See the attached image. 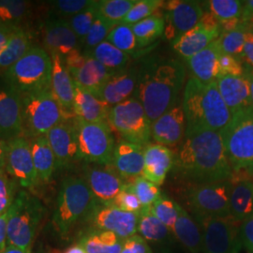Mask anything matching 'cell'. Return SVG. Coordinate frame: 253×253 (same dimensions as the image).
I'll return each mask as SVG.
<instances>
[{"label": "cell", "instance_id": "obj_1", "mask_svg": "<svg viewBox=\"0 0 253 253\" xmlns=\"http://www.w3.org/2000/svg\"><path fill=\"white\" fill-rule=\"evenodd\" d=\"M173 165L175 172L194 184L229 180L233 174L222 136L216 130L185 135Z\"/></svg>", "mask_w": 253, "mask_h": 253}, {"label": "cell", "instance_id": "obj_2", "mask_svg": "<svg viewBox=\"0 0 253 253\" xmlns=\"http://www.w3.org/2000/svg\"><path fill=\"white\" fill-rule=\"evenodd\" d=\"M138 69L135 98L152 123L175 106L185 82V68L178 59L155 55L146 57Z\"/></svg>", "mask_w": 253, "mask_h": 253}, {"label": "cell", "instance_id": "obj_3", "mask_svg": "<svg viewBox=\"0 0 253 253\" xmlns=\"http://www.w3.org/2000/svg\"><path fill=\"white\" fill-rule=\"evenodd\" d=\"M182 108L187 123L185 135L202 130L220 131L233 117L216 80L204 84L193 77L189 79L184 89Z\"/></svg>", "mask_w": 253, "mask_h": 253}, {"label": "cell", "instance_id": "obj_4", "mask_svg": "<svg viewBox=\"0 0 253 253\" xmlns=\"http://www.w3.org/2000/svg\"><path fill=\"white\" fill-rule=\"evenodd\" d=\"M52 58L45 49L33 45L16 63L3 72V80L22 96L51 88Z\"/></svg>", "mask_w": 253, "mask_h": 253}, {"label": "cell", "instance_id": "obj_5", "mask_svg": "<svg viewBox=\"0 0 253 253\" xmlns=\"http://www.w3.org/2000/svg\"><path fill=\"white\" fill-rule=\"evenodd\" d=\"M23 97V136L29 139L47 133L71 114L67 113L54 98L51 88Z\"/></svg>", "mask_w": 253, "mask_h": 253}, {"label": "cell", "instance_id": "obj_6", "mask_svg": "<svg viewBox=\"0 0 253 253\" xmlns=\"http://www.w3.org/2000/svg\"><path fill=\"white\" fill-rule=\"evenodd\" d=\"M220 133L233 172L253 175V107L234 115Z\"/></svg>", "mask_w": 253, "mask_h": 253}, {"label": "cell", "instance_id": "obj_7", "mask_svg": "<svg viewBox=\"0 0 253 253\" xmlns=\"http://www.w3.org/2000/svg\"><path fill=\"white\" fill-rule=\"evenodd\" d=\"M44 208L35 196L21 190L8 211V246L30 251Z\"/></svg>", "mask_w": 253, "mask_h": 253}, {"label": "cell", "instance_id": "obj_8", "mask_svg": "<svg viewBox=\"0 0 253 253\" xmlns=\"http://www.w3.org/2000/svg\"><path fill=\"white\" fill-rule=\"evenodd\" d=\"M97 205L87 183L84 178L71 176L62 182L59 190L54 225L62 235L70 232L73 225L84 216H87Z\"/></svg>", "mask_w": 253, "mask_h": 253}, {"label": "cell", "instance_id": "obj_9", "mask_svg": "<svg viewBox=\"0 0 253 253\" xmlns=\"http://www.w3.org/2000/svg\"><path fill=\"white\" fill-rule=\"evenodd\" d=\"M107 122L124 141L142 146L149 145L152 123L135 97L113 106Z\"/></svg>", "mask_w": 253, "mask_h": 253}, {"label": "cell", "instance_id": "obj_10", "mask_svg": "<svg viewBox=\"0 0 253 253\" xmlns=\"http://www.w3.org/2000/svg\"><path fill=\"white\" fill-rule=\"evenodd\" d=\"M80 160L101 166H112L115 139L108 122H75Z\"/></svg>", "mask_w": 253, "mask_h": 253}, {"label": "cell", "instance_id": "obj_11", "mask_svg": "<svg viewBox=\"0 0 253 253\" xmlns=\"http://www.w3.org/2000/svg\"><path fill=\"white\" fill-rule=\"evenodd\" d=\"M229 180L194 184L187 191V201L192 217H227L231 216Z\"/></svg>", "mask_w": 253, "mask_h": 253}, {"label": "cell", "instance_id": "obj_12", "mask_svg": "<svg viewBox=\"0 0 253 253\" xmlns=\"http://www.w3.org/2000/svg\"><path fill=\"white\" fill-rule=\"evenodd\" d=\"M202 234L203 253H238L241 249L239 226L232 216L194 217Z\"/></svg>", "mask_w": 253, "mask_h": 253}, {"label": "cell", "instance_id": "obj_13", "mask_svg": "<svg viewBox=\"0 0 253 253\" xmlns=\"http://www.w3.org/2000/svg\"><path fill=\"white\" fill-rule=\"evenodd\" d=\"M64 61L74 84L95 96L114 74L90 54H84L81 50L73 51L64 58Z\"/></svg>", "mask_w": 253, "mask_h": 253}, {"label": "cell", "instance_id": "obj_14", "mask_svg": "<svg viewBox=\"0 0 253 253\" xmlns=\"http://www.w3.org/2000/svg\"><path fill=\"white\" fill-rule=\"evenodd\" d=\"M86 217L94 230L112 232L124 240L138 233L139 213L123 211L114 206L97 204Z\"/></svg>", "mask_w": 253, "mask_h": 253}, {"label": "cell", "instance_id": "obj_15", "mask_svg": "<svg viewBox=\"0 0 253 253\" xmlns=\"http://www.w3.org/2000/svg\"><path fill=\"white\" fill-rule=\"evenodd\" d=\"M164 36L173 42L199 24L204 9L198 1L171 0L164 3Z\"/></svg>", "mask_w": 253, "mask_h": 253}, {"label": "cell", "instance_id": "obj_16", "mask_svg": "<svg viewBox=\"0 0 253 253\" xmlns=\"http://www.w3.org/2000/svg\"><path fill=\"white\" fill-rule=\"evenodd\" d=\"M7 143L6 171L23 188H34L40 180L33 163L30 140L19 136Z\"/></svg>", "mask_w": 253, "mask_h": 253}, {"label": "cell", "instance_id": "obj_17", "mask_svg": "<svg viewBox=\"0 0 253 253\" xmlns=\"http://www.w3.org/2000/svg\"><path fill=\"white\" fill-rule=\"evenodd\" d=\"M221 34L220 23L211 12L205 11L199 24L172 42V49L186 61L216 41Z\"/></svg>", "mask_w": 253, "mask_h": 253}, {"label": "cell", "instance_id": "obj_18", "mask_svg": "<svg viewBox=\"0 0 253 253\" xmlns=\"http://www.w3.org/2000/svg\"><path fill=\"white\" fill-rule=\"evenodd\" d=\"M111 167L113 166L88 165L84 168V179L99 205L111 206L127 185V182Z\"/></svg>", "mask_w": 253, "mask_h": 253}, {"label": "cell", "instance_id": "obj_19", "mask_svg": "<svg viewBox=\"0 0 253 253\" xmlns=\"http://www.w3.org/2000/svg\"><path fill=\"white\" fill-rule=\"evenodd\" d=\"M23 136V97L3 80L0 83V137L9 142Z\"/></svg>", "mask_w": 253, "mask_h": 253}, {"label": "cell", "instance_id": "obj_20", "mask_svg": "<svg viewBox=\"0 0 253 253\" xmlns=\"http://www.w3.org/2000/svg\"><path fill=\"white\" fill-rule=\"evenodd\" d=\"M56 161V169L65 168L80 160L75 123L67 120L53 127L46 135Z\"/></svg>", "mask_w": 253, "mask_h": 253}, {"label": "cell", "instance_id": "obj_21", "mask_svg": "<svg viewBox=\"0 0 253 253\" xmlns=\"http://www.w3.org/2000/svg\"><path fill=\"white\" fill-rule=\"evenodd\" d=\"M43 42L48 54H58L63 59L73 51L80 50V41L73 32L69 21L58 17L46 20Z\"/></svg>", "mask_w": 253, "mask_h": 253}, {"label": "cell", "instance_id": "obj_22", "mask_svg": "<svg viewBox=\"0 0 253 253\" xmlns=\"http://www.w3.org/2000/svg\"><path fill=\"white\" fill-rule=\"evenodd\" d=\"M186 118L182 105H175L151 124V136L156 144L177 145L186 134Z\"/></svg>", "mask_w": 253, "mask_h": 253}, {"label": "cell", "instance_id": "obj_23", "mask_svg": "<svg viewBox=\"0 0 253 253\" xmlns=\"http://www.w3.org/2000/svg\"><path fill=\"white\" fill-rule=\"evenodd\" d=\"M138 80V67L114 73L100 88L96 97L113 107L118 103L133 98V94H135L137 89Z\"/></svg>", "mask_w": 253, "mask_h": 253}, {"label": "cell", "instance_id": "obj_24", "mask_svg": "<svg viewBox=\"0 0 253 253\" xmlns=\"http://www.w3.org/2000/svg\"><path fill=\"white\" fill-rule=\"evenodd\" d=\"M112 166L127 183L143 176L145 147L121 141L116 145Z\"/></svg>", "mask_w": 253, "mask_h": 253}, {"label": "cell", "instance_id": "obj_25", "mask_svg": "<svg viewBox=\"0 0 253 253\" xmlns=\"http://www.w3.org/2000/svg\"><path fill=\"white\" fill-rule=\"evenodd\" d=\"M232 188L230 194L231 216L241 223L253 217V175L233 172L230 178Z\"/></svg>", "mask_w": 253, "mask_h": 253}, {"label": "cell", "instance_id": "obj_26", "mask_svg": "<svg viewBox=\"0 0 253 253\" xmlns=\"http://www.w3.org/2000/svg\"><path fill=\"white\" fill-rule=\"evenodd\" d=\"M217 88L232 116L253 107L250 84L245 77L220 75L217 78Z\"/></svg>", "mask_w": 253, "mask_h": 253}, {"label": "cell", "instance_id": "obj_27", "mask_svg": "<svg viewBox=\"0 0 253 253\" xmlns=\"http://www.w3.org/2000/svg\"><path fill=\"white\" fill-rule=\"evenodd\" d=\"M174 159L172 150L160 144H149L145 147V167L143 177L161 186L172 170Z\"/></svg>", "mask_w": 253, "mask_h": 253}, {"label": "cell", "instance_id": "obj_28", "mask_svg": "<svg viewBox=\"0 0 253 253\" xmlns=\"http://www.w3.org/2000/svg\"><path fill=\"white\" fill-rule=\"evenodd\" d=\"M52 58L51 90L64 110L73 114L75 84L69 73L63 58L58 54H50Z\"/></svg>", "mask_w": 253, "mask_h": 253}, {"label": "cell", "instance_id": "obj_29", "mask_svg": "<svg viewBox=\"0 0 253 253\" xmlns=\"http://www.w3.org/2000/svg\"><path fill=\"white\" fill-rule=\"evenodd\" d=\"M111 106L89 91L75 84L73 115L84 122H107Z\"/></svg>", "mask_w": 253, "mask_h": 253}, {"label": "cell", "instance_id": "obj_30", "mask_svg": "<svg viewBox=\"0 0 253 253\" xmlns=\"http://www.w3.org/2000/svg\"><path fill=\"white\" fill-rule=\"evenodd\" d=\"M220 54L221 51L216 40L206 49L188 59L187 63L193 78L204 84L217 80L220 75L218 67V58Z\"/></svg>", "mask_w": 253, "mask_h": 253}, {"label": "cell", "instance_id": "obj_31", "mask_svg": "<svg viewBox=\"0 0 253 253\" xmlns=\"http://www.w3.org/2000/svg\"><path fill=\"white\" fill-rule=\"evenodd\" d=\"M172 236L188 253H203L199 224L185 208L179 206L178 217L172 230Z\"/></svg>", "mask_w": 253, "mask_h": 253}, {"label": "cell", "instance_id": "obj_32", "mask_svg": "<svg viewBox=\"0 0 253 253\" xmlns=\"http://www.w3.org/2000/svg\"><path fill=\"white\" fill-rule=\"evenodd\" d=\"M139 214L138 233L145 240L161 247L172 243V232L154 215L150 208H143Z\"/></svg>", "mask_w": 253, "mask_h": 253}, {"label": "cell", "instance_id": "obj_33", "mask_svg": "<svg viewBox=\"0 0 253 253\" xmlns=\"http://www.w3.org/2000/svg\"><path fill=\"white\" fill-rule=\"evenodd\" d=\"M31 151L39 180L48 182L56 170V161L53 149L46 136L32 139Z\"/></svg>", "mask_w": 253, "mask_h": 253}, {"label": "cell", "instance_id": "obj_34", "mask_svg": "<svg viewBox=\"0 0 253 253\" xmlns=\"http://www.w3.org/2000/svg\"><path fill=\"white\" fill-rule=\"evenodd\" d=\"M124 242V239L112 232L93 229L82 237L79 243L87 253H120Z\"/></svg>", "mask_w": 253, "mask_h": 253}, {"label": "cell", "instance_id": "obj_35", "mask_svg": "<svg viewBox=\"0 0 253 253\" xmlns=\"http://www.w3.org/2000/svg\"><path fill=\"white\" fill-rule=\"evenodd\" d=\"M32 46L28 32L22 27H16L4 51L0 54V71L5 72L13 64L16 63Z\"/></svg>", "mask_w": 253, "mask_h": 253}, {"label": "cell", "instance_id": "obj_36", "mask_svg": "<svg viewBox=\"0 0 253 253\" xmlns=\"http://www.w3.org/2000/svg\"><path fill=\"white\" fill-rule=\"evenodd\" d=\"M88 54L113 73L126 70V66L130 60L129 54L120 51L107 41H104L95 47Z\"/></svg>", "mask_w": 253, "mask_h": 253}, {"label": "cell", "instance_id": "obj_37", "mask_svg": "<svg viewBox=\"0 0 253 253\" xmlns=\"http://www.w3.org/2000/svg\"><path fill=\"white\" fill-rule=\"evenodd\" d=\"M138 41L140 48L143 49L150 45L159 37L164 33L165 21L164 17L152 15L143 21L130 26Z\"/></svg>", "mask_w": 253, "mask_h": 253}, {"label": "cell", "instance_id": "obj_38", "mask_svg": "<svg viewBox=\"0 0 253 253\" xmlns=\"http://www.w3.org/2000/svg\"><path fill=\"white\" fill-rule=\"evenodd\" d=\"M106 41L130 56L139 54L142 50L131 27L125 24H118L114 27L109 33Z\"/></svg>", "mask_w": 253, "mask_h": 253}, {"label": "cell", "instance_id": "obj_39", "mask_svg": "<svg viewBox=\"0 0 253 253\" xmlns=\"http://www.w3.org/2000/svg\"><path fill=\"white\" fill-rule=\"evenodd\" d=\"M251 27L239 25L234 30L223 32L217 39L221 53L233 55L241 60L246 42V32Z\"/></svg>", "mask_w": 253, "mask_h": 253}, {"label": "cell", "instance_id": "obj_40", "mask_svg": "<svg viewBox=\"0 0 253 253\" xmlns=\"http://www.w3.org/2000/svg\"><path fill=\"white\" fill-rule=\"evenodd\" d=\"M243 4V1L238 0H209L206 2L208 11L211 12L219 23L240 21Z\"/></svg>", "mask_w": 253, "mask_h": 253}, {"label": "cell", "instance_id": "obj_41", "mask_svg": "<svg viewBox=\"0 0 253 253\" xmlns=\"http://www.w3.org/2000/svg\"><path fill=\"white\" fill-rule=\"evenodd\" d=\"M138 0H101L98 1V13L110 22L121 24L127 12Z\"/></svg>", "mask_w": 253, "mask_h": 253}, {"label": "cell", "instance_id": "obj_42", "mask_svg": "<svg viewBox=\"0 0 253 253\" xmlns=\"http://www.w3.org/2000/svg\"><path fill=\"white\" fill-rule=\"evenodd\" d=\"M29 4L22 0H0V23L9 27H19L26 18Z\"/></svg>", "mask_w": 253, "mask_h": 253}, {"label": "cell", "instance_id": "obj_43", "mask_svg": "<svg viewBox=\"0 0 253 253\" xmlns=\"http://www.w3.org/2000/svg\"><path fill=\"white\" fill-rule=\"evenodd\" d=\"M127 188L135 194L143 208H151L154 203L163 195L160 186L145 179L143 176L127 183Z\"/></svg>", "mask_w": 253, "mask_h": 253}, {"label": "cell", "instance_id": "obj_44", "mask_svg": "<svg viewBox=\"0 0 253 253\" xmlns=\"http://www.w3.org/2000/svg\"><path fill=\"white\" fill-rule=\"evenodd\" d=\"M116 26L117 24L110 22L98 14L93 26L91 27L88 34L83 41V43L84 46V53L89 54L95 47H97L101 42L106 41L109 33Z\"/></svg>", "mask_w": 253, "mask_h": 253}, {"label": "cell", "instance_id": "obj_45", "mask_svg": "<svg viewBox=\"0 0 253 253\" xmlns=\"http://www.w3.org/2000/svg\"><path fill=\"white\" fill-rule=\"evenodd\" d=\"M98 14V1H94L87 9L68 20L73 28V32L82 42L88 34Z\"/></svg>", "mask_w": 253, "mask_h": 253}, {"label": "cell", "instance_id": "obj_46", "mask_svg": "<svg viewBox=\"0 0 253 253\" xmlns=\"http://www.w3.org/2000/svg\"><path fill=\"white\" fill-rule=\"evenodd\" d=\"M179 206L180 205L169 197L162 195L160 199L154 203L150 209L154 215L172 232L178 217Z\"/></svg>", "mask_w": 253, "mask_h": 253}, {"label": "cell", "instance_id": "obj_47", "mask_svg": "<svg viewBox=\"0 0 253 253\" xmlns=\"http://www.w3.org/2000/svg\"><path fill=\"white\" fill-rule=\"evenodd\" d=\"M162 0H138L135 5L129 9L121 24L132 26L136 23L152 16L157 9L164 5Z\"/></svg>", "mask_w": 253, "mask_h": 253}, {"label": "cell", "instance_id": "obj_48", "mask_svg": "<svg viewBox=\"0 0 253 253\" xmlns=\"http://www.w3.org/2000/svg\"><path fill=\"white\" fill-rule=\"evenodd\" d=\"M93 2L90 0H57L52 3V6L57 14L73 17L87 9Z\"/></svg>", "mask_w": 253, "mask_h": 253}, {"label": "cell", "instance_id": "obj_49", "mask_svg": "<svg viewBox=\"0 0 253 253\" xmlns=\"http://www.w3.org/2000/svg\"><path fill=\"white\" fill-rule=\"evenodd\" d=\"M13 181L4 172H0V216L8 212L14 201Z\"/></svg>", "mask_w": 253, "mask_h": 253}, {"label": "cell", "instance_id": "obj_50", "mask_svg": "<svg viewBox=\"0 0 253 253\" xmlns=\"http://www.w3.org/2000/svg\"><path fill=\"white\" fill-rule=\"evenodd\" d=\"M111 206H114L123 211L132 213H140L141 210L143 209L140 201L137 198L135 194L127 188V185L126 188L118 194L117 198L114 200Z\"/></svg>", "mask_w": 253, "mask_h": 253}, {"label": "cell", "instance_id": "obj_51", "mask_svg": "<svg viewBox=\"0 0 253 253\" xmlns=\"http://www.w3.org/2000/svg\"><path fill=\"white\" fill-rule=\"evenodd\" d=\"M218 67L220 75L242 76L244 74L245 68L241 60L230 54L221 53L218 58Z\"/></svg>", "mask_w": 253, "mask_h": 253}, {"label": "cell", "instance_id": "obj_52", "mask_svg": "<svg viewBox=\"0 0 253 253\" xmlns=\"http://www.w3.org/2000/svg\"><path fill=\"white\" fill-rule=\"evenodd\" d=\"M120 253H153L148 242L141 235H135L127 238Z\"/></svg>", "mask_w": 253, "mask_h": 253}, {"label": "cell", "instance_id": "obj_53", "mask_svg": "<svg viewBox=\"0 0 253 253\" xmlns=\"http://www.w3.org/2000/svg\"><path fill=\"white\" fill-rule=\"evenodd\" d=\"M239 236L242 245H244L250 253H253V217L241 222Z\"/></svg>", "mask_w": 253, "mask_h": 253}, {"label": "cell", "instance_id": "obj_54", "mask_svg": "<svg viewBox=\"0 0 253 253\" xmlns=\"http://www.w3.org/2000/svg\"><path fill=\"white\" fill-rule=\"evenodd\" d=\"M241 60L246 64V68L253 69V30L251 28L246 32V42Z\"/></svg>", "mask_w": 253, "mask_h": 253}, {"label": "cell", "instance_id": "obj_55", "mask_svg": "<svg viewBox=\"0 0 253 253\" xmlns=\"http://www.w3.org/2000/svg\"><path fill=\"white\" fill-rule=\"evenodd\" d=\"M7 223H8V212L0 216V253H3L8 247Z\"/></svg>", "mask_w": 253, "mask_h": 253}, {"label": "cell", "instance_id": "obj_56", "mask_svg": "<svg viewBox=\"0 0 253 253\" xmlns=\"http://www.w3.org/2000/svg\"><path fill=\"white\" fill-rule=\"evenodd\" d=\"M253 23V0L245 1L240 17V24L251 27Z\"/></svg>", "mask_w": 253, "mask_h": 253}, {"label": "cell", "instance_id": "obj_57", "mask_svg": "<svg viewBox=\"0 0 253 253\" xmlns=\"http://www.w3.org/2000/svg\"><path fill=\"white\" fill-rule=\"evenodd\" d=\"M16 27H9L0 23V54L4 51L9 42V38Z\"/></svg>", "mask_w": 253, "mask_h": 253}, {"label": "cell", "instance_id": "obj_58", "mask_svg": "<svg viewBox=\"0 0 253 253\" xmlns=\"http://www.w3.org/2000/svg\"><path fill=\"white\" fill-rule=\"evenodd\" d=\"M8 143L0 137V172L6 171V156Z\"/></svg>", "mask_w": 253, "mask_h": 253}, {"label": "cell", "instance_id": "obj_59", "mask_svg": "<svg viewBox=\"0 0 253 253\" xmlns=\"http://www.w3.org/2000/svg\"><path fill=\"white\" fill-rule=\"evenodd\" d=\"M244 76L247 78L250 84V89H251V97L253 105V69L251 68H245Z\"/></svg>", "mask_w": 253, "mask_h": 253}, {"label": "cell", "instance_id": "obj_60", "mask_svg": "<svg viewBox=\"0 0 253 253\" xmlns=\"http://www.w3.org/2000/svg\"><path fill=\"white\" fill-rule=\"evenodd\" d=\"M157 253H181L180 251L178 249H176L174 246H172V243L171 244L164 245L162 246Z\"/></svg>", "mask_w": 253, "mask_h": 253}, {"label": "cell", "instance_id": "obj_61", "mask_svg": "<svg viewBox=\"0 0 253 253\" xmlns=\"http://www.w3.org/2000/svg\"><path fill=\"white\" fill-rule=\"evenodd\" d=\"M64 253H87L80 243L70 247Z\"/></svg>", "mask_w": 253, "mask_h": 253}, {"label": "cell", "instance_id": "obj_62", "mask_svg": "<svg viewBox=\"0 0 253 253\" xmlns=\"http://www.w3.org/2000/svg\"><path fill=\"white\" fill-rule=\"evenodd\" d=\"M2 253H30V251H26V250L20 249V248H17V247L8 246L7 249Z\"/></svg>", "mask_w": 253, "mask_h": 253}]
</instances>
